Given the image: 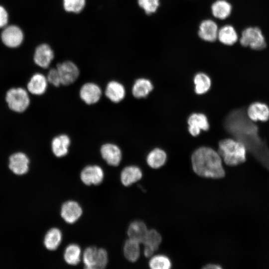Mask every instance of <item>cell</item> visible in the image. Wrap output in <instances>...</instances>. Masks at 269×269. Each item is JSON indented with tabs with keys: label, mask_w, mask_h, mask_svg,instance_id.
Returning a JSON list of instances; mask_svg holds the SVG:
<instances>
[{
	"label": "cell",
	"mask_w": 269,
	"mask_h": 269,
	"mask_svg": "<svg viewBox=\"0 0 269 269\" xmlns=\"http://www.w3.org/2000/svg\"><path fill=\"white\" fill-rule=\"evenodd\" d=\"M218 153L228 165L235 166L246 159V148L243 142L231 138L219 142Z\"/></svg>",
	"instance_id": "7a4b0ae2"
},
{
	"label": "cell",
	"mask_w": 269,
	"mask_h": 269,
	"mask_svg": "<svg viewBox=\"0 0 269 269\" xmlns=\"http://www.w3.org/2000/svg\"><path fill=\"white\" fill-rule=\"evenodd\" d=\"M82 260L85 268L104 269L108 264V253L104 248L89 246L83 251Z\"/></svg>",
	"instance_id": "3957f363"
},
{
	"label": "cell",
	"mask_w": 269,
	"mask_h": 269,
	"mask_svg": "<svg viewBox=\"0 0 269 269\" xmlns=\"http://www.w3.org/2000/svg\"><path fill=\"white\" fill-rule=\"evenodd\" d=\"M29 159L24 153L16 152L10 155L9 158V168L15 174L21 175L28 170Z\"/></svg>",
	"instance_id": "5bb4252c"
},
{
	"label": "cell",
	"mask_w": 269,
	"mask_h": 269,
	"mask_svg": "<svg viewBox=\"0 0 269 269\" xmlns=\"http://www.w3.org/2000/svg\"><path fill=\"white\" fill-rule=\"evenodd\" d=\"M5 100L9 109L17 113L24 112L30 104L27 92L20 87L8 90L6 94Z\"/></svg>",
	"instance_id": "277c9868"
},
{
	"label": "cell",
	"mask_w": 269,
	"mask_h": 269,
	"mask_svg": "<svg viewBox=\"0 0 269 269\" xmlns=\"http://www.w3.org/2000/svg\"><path fill=\"white\" fill-rule=\"evenodd\" d=\"M248 115L253 121L265 122L269 119V108L265 104L256 102L248 108Z\"/></svg>",
	"instance_id": "7402d4cb"
},
{
	"label": "cell",
	"mask_w": 269,
	"mask_h": 269,
	"mask_svg": "<svg viewBox=\"0 0 269 269\" xmlns=\"http://www.w3.org/2000/svg\"><path fill=\"white\" fill-rule=\"evenodd\" d=\"M148 266L151 269H169L172 267V264L168 257L157 255L150 257Z\"/></svg>",
	"instance_id": "4dcf8cb0"
},
{
	"label": "cell",
	"mask_w": 269,
	"mask_h": 269,
	"mask_svg": "<svg viewBox=\"0 0 269 269\" xmlns=\"http://www.w3.org/2000/svg\"><path fill=\"white\" fill-rule=\"evenodd\" d=\"M167 160L166 152L162 149L156 148L151 150L147 154L146 161L152 168L157 169L162 166Z\"/></svg>",
	"instance_id": "4316f807"
},
{
	"label": "cell",
	"mask_w": 269,
	"mask_h": 269,
	"mask_svg": "<svg viewBox=\"0 0 269 269\" xmlns=\"http://www.w3.org/2000/svg\"><path fill=\"white\" fill-rule=\"evenodd\" d=\"M102 95L101 87L94 82H87L80 89L81 99L87 105H93L99 101Z\"/></svg>",
	"instance_id": "8fae6325"
},
{
	"label": "cell",
	"mask_w": 269,
	"mask_h": 269,
	"mask_svg": "<svg viewBox=\"0 0 269 269\" xmlns=\"http://www.w3.org/2000/svg\"><path fill=\"white\" fill-rule=\"evenodd\" d=\"M218 27L216 23L211 19L202 21L198 30V35L202 40L213 42L217 39Z\"/></svg>",
	"instance_id": "ac0fdd59"
},
{
	"label": "cell",
	"mask_w": 269,
	"mask_h": 269,
	"mask_svg": "<svg viewBox=\"0 0 269 269\" xmlns=\"http://www.w3.org/2000/svg\"><path fill=\"white\" fill-rule=\"evenodd\" d=\"M60 79L61 84L70 85L78 78L80 70L77 65L70 60L59 63L56 67Z\"/></svg>",
	"instance_id": "52a82bcc"
},
{
	"label": "cell",
	"mask_w": 269,
	"mask_h": 269,
	"mask_svg": "<svg viewBox=\"0 0 269 269\" xmlns=\"http://www.w3.org/2000/svg\"><path fill=\"white\" fill-rule=\"evenodd\" d=\"M71 144L70 137L66 134H61L54 137L51 141V149L57 157H63L69 152Z\"/></svg>",
	"instance_id": "d6986e66"
},
{
	"label": "cell",
	"mask_w": 269,
	"mask_h": 269,
	"mask_svg": "<svg viewBox=\"0 0 269 269\" xmlns=\"http://www.w3.org/2000/svg\"><path fill=\"white\" fill-rule=\"evenodd\" d=\"M104 177L103 169L97 164L85 166L80 173L81 182L87 186L99 185L103 182Z\"/></svg>",
	"instance_id": "ba28073f"
},
{
	"label": "cell",
	"mask_w": 269,
	"mask_h": 269,
	"mask_svg": "<svg viewBox=\"0 0 269 269\" xmlns=\"http://www.w3.org/2000/svg\"><path fill=\"white\" fill-rule=\"evenodd\" d=\"M148 229L143 221L136 220L129 224L127 229L129 238L135 240L142 244Z\"/></svg>",
	"instance_id": "ffe728a7"
},
{
	"label": "cell",
	"mask_w": 269,
	"mask_h": 269,
	"mask_svg": "<svg viewBox=\"0 0 269 269\" xmlns=\"http://www.w3.org/2000/svg\"><path fill=\"white\" fill-rule=\"evenodd\" d=\"M137 3L146 14H150L157 10L159 0H137Z\"/></svg>",
	"instance_id": "d6a6232c"
},
{
	"label": "cell",
	"mask_w": 269,
	"mask_h": 269,
	"mask_svg": "<svg viewBox=\"0 0 269 269\" xmlns=\"http://www.w3.org/2000/svg\"><path fill=\"white\" fill-rule=\"evenodd\" d=\"M48 81L44 75L40 73L33 74L27 84V90L31 94L40 95L47 89Z\"/></svg>",
	"instance_id": "44dd1931"
},
{
	"label": "cell",
	"mask_w": 269,
	"mask_h": 269,
	"mask_svg": "<svg viewBox=\"0 0 269 269\" xmlns=\"http://www.w3.org/2000/svg\"><path fill=\"white\" fill-rule=\"evenodd\" d=\"M162 241L160 233L155 229L149 230L142 243L143 253L146 258H150L158 250Z\"/></svg>",
	"instance_id": "4fadbf2b"
},
{
	"label": "cell",
	"mask_w": 269,
	"mask_h": 269,
	"mask_svg": "<svg viewBox=\"0 0 269 269\" xmlns=\"http://www.w3.org/2000/svg\"><path fill=\"white\" fill-rule=\"evenodd\" d=\"M240 42L242 46L260 50L266 47L265 37L261 30L258 27H249L242 32Z\"/></svg>",
	"instance_id": "5b68a950"
},
{
	"label": "cell",
	"mask_w": 269,
	"mask_h": 269,
	"mask_svg": "<svg viewBox=\"0 0 269 269\" xmlns=\"http://www.w3.org/2000/svg\"><path fill=\"white\" fill-rule=\"evenodd\" d=\"M232 10L231 4L226 0H217L211 6L213 16L220 19L227 18L231 14Z\"/></svg>",
	"instance_id": "f1b7e54d"
},
{
	"label": "cell",
	"mask_w": 269,
	"mask_h": 269,
	"mask_svg": "<svg viewBox=\"0 0 269 269\" xmlns=\"http://www.w3.org/2000/svg\"><path fill=\"white\" fill-rule=\"evenodd\" d=\"M100 154L104 160L110 166H118L122 159L121 148L113 143L103 144L100 148Z\"/></svg>",
	"instance_id": "7c38bea8"
},
{
	"label": "cell",
	"mask_w": 269,
	"mask_h": 269,
	"mask_svg": "<svg viewBox=\"0 0 269 269\" xmlns=\"http://www.w3.org/2000/svg\"><path fill=\"white\" fill-rule=\"evenodd\" d=\"M140 243L133 239L128 238L124 243L123 254L126 260L131 263H135L140 255Z\"/></svg>",
	"instance_id": "cb8c5ba5"
},
{
	"label": "cell",
	"mask_w": 269,
	"mask_h": 269,
	"mask_svg": "<svg viewBox=\"0 0 269 269\" xmlns=\"http://www.w3.org/2000/svg\"><path fill=\"white\" fill-rule=\"evenodd\" d=\"M193 82L195 84V91L198 94L206 93L211 85L210 78L204 73H198L196 74Z\"/></svg>",
	"instance_id": "f546056e"
},
{
	"label": "cell",
	"mask_w": 269,
	"mask_h": 269,
	"mask_svg": "<svg viewBox=\"0 0 269 269\" xmlns=\"http://www.w3.org/2000/svg\"><path fill=\"white\" fill-rule=\"evenodd\" d=\"M83 213L81 205L76 201L69 200L65 201L60 208V216L66 223L73 224L78 221Z\"/></svg>",
	"instance_id": "9c48e42d"
},
{
	"label": "cell",
	"mask_w": 269,
	"mask_h": 269,
	"mask_svg": "<svg viewBox=\"0 0 269 269\" xmlns=\"http://www.w3.org/2000/svg\"><path fill=\"white\" fill-rule=\"evenodd\" d=\"M62 240L61 231L57 228L49 230L44 238V245L49 251H55L59 247Z\"/></svg>",
	"instance_id": "484cf974"
},
{
	"label": "cell",
	"mask_w": 269,
	"mask_h": 269,
	"mask_svg": "<svg viewBox=\"0 0 269 269\" xmlns=\"http://www.w3.org/2000/svg\"><path fill=\"white\" fill-rule=\"evenodd\" d=\"M217 38L222 44L230 46L237 41L238 36L233 26L226 25L219 29Z\"/></svg>",
	"instance_id": "83f0119b"
},
{
	"label": "cell",
	"mask_w": 269,
	"mask_h": 269,
	"mask_svg": "<svg viewBox=\"0 0 269 269\" xmlns=\"http://www.w3.org/2000/svg\"><path fill=\"white\" fill-rule=\"evenodd\" d=\"M191 162L193 171L201 177L220 179L225 175L221 156L210 147L197 149L192 153Z\"/></svg>",
	"instance_id": "6da1fadb"
},
{
	"label": "cell",
	"mask_w": 269,
	"mask_h": 269,
	"mask_svg": "<svg viewBox=\"0 0 269 269\" xmlns=\"http://www.w3.org/2000/svg\"><path fill=\"white\" fill-rule=\"evenodd\" d=\"M63 6L67 12L79 13L84 8L86 0H62Z\"/></svg>",
	"instance_id": "1f68e13d"
},
{
	"label": "cell",
	"mask_w": 269,
	"mask_h": 269,
	"mask_svg": "<svg viewBox=\"0 0 269 269\" xmlns=\"http://www.w3.org/2000/svg\"><path fill=\"white\" fill-rule=\"evenodd\" d=\"M47 81L55 87H58L61 84L60 77L56 68L50 69L46 77Z\"/></svg>",
	"instance_id": "836d02e7"
},
{
	"label": "cell",
	"mask_w": 269,
	"mask_h": 269,
	"mask_svg": "<svg viewBox=\"0 0 269 269\" xmlns=\"http://www.w3.org/2000/svg\"><path fill=\"white\" fill-rule=\"evenodd\" d=\"M153 89V85L150 80L144 78L136 79L134 82L132 92L134 97L142 98L146 97Z\"/></svg>",
	"instance_id": "d4e9b609"
},
{
	"label": "cell",
	"mask_w": 269,
	"mask_h": 269,
	"mask_svg": "<svg viewBox=\"0 0 269 269\" xmlns=\"http://www.w3.org/2000/svg\"><path fill=\"white\" fill-rule=\"evenodd\" d=\"M0 38L5 46L14 49L22 45L24 39V34L19 26L16 24H7L1 29Z\"/></svg>",
	"instance_id": "8992f818"
},
{
	"label": "cell",
	"mask_w": 269,
	"mask_h": 269,
	"mask_svg": "<svg viewBox=\"0 0 269 269\" xmlns=\"http://www.w3.org/2000/svg\"><path fill=\"white\" fill-rule=\"evenodd\" d=\"M187 123L188 131L194 136L198 135L201 130L207 131L209 128L207 118L203 114H192L189 117Z\"/></svg>",
	"instance_id": "9a60e30c"
},
{
	"label": "cell",
	"mask_w": 269,
	"mask_h": 269,
	"mask_svg": "<svg viewBox=\"0 0 269 269\" xmlns=\"http://www.w3.org/2000/svg\"><path fill=\"white\" fill-rule=\"evenodd\" d=\"M203 268L205 269H221L222 267L220 265L209 264L206 265Z\"/></svg>",
	"instance_id": "d590c367"
},
{
	"label": "cell",
	"mask_w": 269,
	"mask_h": 269,
	"mask_svg": "<svg viewBox=\"0 0 269 269\" xmlns=\"http://www.w3.org/2000/svg\"><path fill=\"white\" fill-rule=\"evenodd\" d=\"M142 177L141 169L136 165L125 166L121 171L120 178L123 185L128 187L140 180Z\"/></svg>",
	"instance_id": "2e32d148"
},
{
	"label": "cell",
	"mask_w": 269,
	"mask_h": 269,
	"mask_svg": "<svg viewBox=\"0 0 269 269\" xmlns=\"http://www.w3.org/2000/svg\"><path fill=\"white\" fill-rule=\"evenodd\" d=\"M126 94L125 86L119 81L112 80L106 86L105 96L113 103H118L123 101Z\"/></svg>",
	"instance_id": "e0dca14e"
},
{
	"label": "cell",
	"mask_w": 269,
	"mask_h": 269,
	"mask_svg": "<svg viewBox=\"0 0 269 269\" xmlns=\"http://www.w3.org/2000/svg\"><path fill=\"white\" fill-rule=\"evenodd\" d=\"M33 58L36 65L46 69L49 67L54 58V53L49 44L43 43L35 48Z\"/></svg>",
	"instance_id": "30bf717a"
},
{
	"label": "cell",
	"mask_w": 269,
	"mask_h": 269,
	"mask_svg": "<svg viewBox=\"0 0 269 269\" xmlns=\"http://www.w3.org/2000/svg\"><path fill=\"white\" fill-rule=\"evenodd\" d=\"M9 14L4 6L0 4V29L8 24Z\"/></svg>",
	"instance_id": "e575fe53"
},
{
	"label": "cell",
	"mask_w": 269,
	"mask_h": 269,
	"mask_svg": "<svg viewBox=\"0 0 269 269\" xmlns=\"http://www.w3.org/2000/svg\"><path fill=\"white\" fill-rule=\"evenodd\" d=\"M82 250L79 245L71 243L66 246L63 253L65 262L70 266L78 265L82 260Z\"/></svg>",
	"instance_id": "603a6c76"
}]
</instances>
